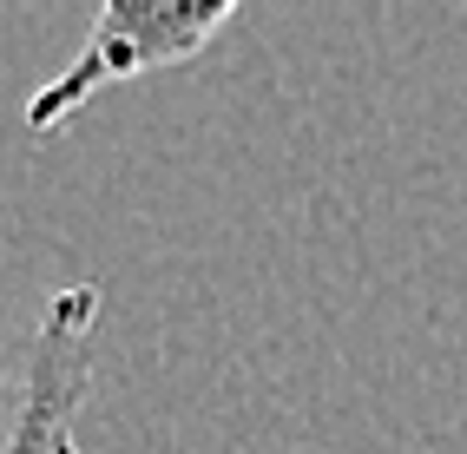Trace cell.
Returning <instances> with one entry per match:
<instances>
[{
	"mask_svg": "<svg viewBox=\"0 0 467 454\" xmlns=\"http://www.w3.org/2000/svg\"><path fill=\"white\" fill-rule=\"evenodd\" d=\"M92 343H99V284H67L26 336L14 421L0 454H79L73 421L92 396Z\"/></svg>",
	"mask_w": 467,
	"mask_h": 454,
	"instance_id": "7a4b0ae2",
	"label": "cell"
},
{
	"mask_svg": "<svg viewBox=\"0 0 467 454\" xmlns=\"http://www.w3.org/2000/svg\"><path fill=\"white\" fill-rule=\"evenodd\" d=\"M231 20H237L231 0H106V7L92 14L79 53L47 86H34V99H26V132L67 126L79 106H92L106 93V86H126V79L159 73V67H184V59L204 53Z\"/></svg>",
	"mask_w": 467,
	"mask_h": 454,
	"instance_id": "6da1fadb",
	"label": "cell"
}]
</instances>
